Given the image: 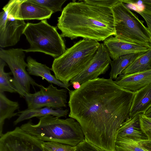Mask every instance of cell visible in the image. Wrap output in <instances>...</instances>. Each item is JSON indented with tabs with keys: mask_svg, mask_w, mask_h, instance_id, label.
Returning a JSON list of instances; mask_svg holds the SVG:
<instances>
[{
	"mask_svg": "<svg viewBox=\"0 0 151 151\" xmlns=\"http://www.w3.org/2000/svg\"><path fill=\"white\" fill-rule=\"evenodd\" d=\"M38 118L37 124H34L30 120L20 127L44 142H55L76 147L85 139L80 124L73 118L63 119L51 115Z\"/></svg>",
	"mask_w": 151,
	"mask_h": 151,
	"instance_id": "3957f363",
	"label": "cell"
},
{
	"mask_svg": "<svg viewBox=\"0 0 151 151\" xmlns=\"http://www.w3.org/2000/svg\"><path fill=\"white\" fill-rule=\"evenodd\" d=\"M69 110L61 109H55L48 107L38 109H28L19 111L18 118L14 122V125L25 120L34 117H40L47 115H51L59 118L66 117L68 114Z\"/></svg>",
	"mask_w": 151,
	"mask_h": 151,
	"instance_id": "ac0fdd59",
	"label": "cell"
},
{
	"mask_svg": "<svg viewBox=\"0 0 151 151\" xmlns=\"http://www.w3.org/2000/svg\"><path fill=\"white\" fill-rule=\"evenodd\" d=\"M144 134L148 139H151V129H149L145 132Z\"/></svg>",
	"mask_w": 151,
	"mask_h": 151,
	"instance_id": "836d02e7",
	"label": "cell"
},
{
	"mask_svg": "<svg viewBox=\"0 0 151 151\" xmlns=\"http://www.w3.org/2000/svg\"><path fill=\"white\" fill-rule=\"evenodd\" d=\"M119 137L130 139L137 142L148 139L141 130L139 114L129 117L122 124L118 132L117 137Z\"/></svg>",
	"mask_w": 151,
	"mask_h": 151,
	"instance_id": "2e32d148",
	"label": "cell"
},
{
	"mask_svg": "<svg viewBox=\"0 0 151 151\" xmlns=\"http://www.w3.org/2000/svg\"><path fill=\"white\" fill-rule=\"evenodd\" d=\"M0 22L3 24L6 22L4 30L0 32V47L15 45L23 34L27 23L24 20L15 19L12 14L5 10L0 12Z\"/></svg>",
	"mask_w": 151,
	"mask_h": 151,
	"instance_id": "8fae6325",
	"label": "cell"
},
{
	"mask_svg": "<svg viewBox=\"0 0 151 151\" xmlns=\"http://www.w3.org/2000/svg\"><path fill=\"white\" fill-rule=\"evenodd\" d=\"M68 92V116L79 123L85 138L102 149L115 151L118 132L129 117L134 93L104 78L88 81Z\"/></svg>",
	"mask_w": 151,
	"mask_h": 151,
	"instance_id": "6da1fadb",
	"label": "cell"
},
{
	"mask_svg": "<svg viewBox=\"0 0 151 151\" xmlns=\"http://www.w3.org/2000/svg\"><path fill=\"white\" fill-rule=\"evenodd\" d=\"M140 127L144 133L149 129H151V119L145 116L143 114H139Z\"/></svg>",
	"mask_w": 151,
	"mask_h": 151,
	"instance_id": "83f0119b",
	"label": "cell"
},
{
	"mask_svg": "<svg viewBox=\"0 0 151 151\" xmlns=\"http://www.w3.org/2000/svg\"><path fill=\"white\" fill-rule=\"evenodd\" d=\"M43 142L17 127L0 137V151H44Z\"/></svg>",
	"mask_w": 151,
	"mask_h": 151,
	"instance_id": "9c48e42d",
	"label": "cell"
},
{
	"mask_svg": "<svg viewBox=\"0 0 151 151\" xmlns=\"http://www.w3.org/2000/svg\"><path fill=\"white\" fill-rule=\"evenodd\" d=\"M40 90L26 94L24 99L28 109H38L48 107L55 109L67 107L68 90L58 89L51 84L47 87L42 85Z\"/></svg>",
	"mask_w": 151,
	"mask_h": 151,
	"instance_id": "ba28073f",
	"label": "cell"
},
{
	"mask_svg": "<svg viewBox=\"0 0 151 151\" xmlns=\"http://www.w3.org/2000/svg\"><path fill=\"white\" fill-rule=\"evenodd\" d=\"M142 148L148 151H151V139H147L137 142Z\"/></svg>",
	"mask_w": 151,
	"mask_h": 151,
	"instance_id": "4dcf8cb0",
	"label": "cell"
},
{
	"mask_svg": "<svg viewBox=\"0 0 151 151\" xmlns=\"http://www.w3.org/2000/svg\"><path fill=\"white\" fill-rule=\"evenodd\" d=\"M103 43L113 60L127 54L142 53L150 50L143 45L124 41L113 36L106 39Z\"/></svg>",
	"mask_w": 151,
	"mask_h": 151,
	"instance_id": "7c38bea8",
	"label": "cell"
},
{
	"mask_svg": "<svg viewBox=\"0 0 151 151\" xmlns=\"http://www.w3.org/2000/svg\"><path fill=\"white\" fill-rule=\"evenodd\" d=\"M121 87L135 93L151 83V69L119 75L114 81Z\"/></svg>",
	"mask_w": 151,
	"mask_h": 151,
	"instance_id": "4fadbf2b",
	"label": "cell"
},
{
	"mask_svg": "<svg viewBox=\"0 0 151 151\" xmlns=\"http://www.w3.org/2000/svg\"><path fill=\"white\" fill-rule=\"evenodd\" d=\"M58 21L62 37L71 40L81 37L98 42L115 34L111 9L91 5L83 1L68 4Z\"/></svg>",
	"mask_w": 151,
	"mask_h": 151,
	"instance_id": "7a4b0ae2",
	"label": "cell"
},
{
	"mask_svg": "<svg viewBox=\"0 0 151 151\" xmlns=\"http://www.w3.org/2000/svg\"><path fill=\"white\" fill-rule=\"evenodd\" d=\"M115 151H148L141 147L137 142L122 137H117Z\"/></svg>",
	"mask_w": 151,
	"mask_h": 151,
	"instance_id": "603a6c76",
	"label": "cell"
},
{
	"mask_svg": "<svg viewBox=\"0 0 151 151\" xmlns=\"http://www.w3.org/2000/svg\"><path fill=\"white\" fill-rule=\"evenodd\" d=\"M27 70L29 75L41 77L42 79H45L51 84L70 90L69 87L71 84H65L57 79L51 74V69L45 64L38 62L30 56L27 58Z\"/></svg>",
	"mask_w": 151,
	"mask_h": 151,
	"instance_id": "9a60e30c",
	"label": "cell"
},
{
	"mask_svg": "<svg viewBox=\"0 0 151 151\" xmlns=\"http://www.w3.org/2000/svg\"><path fill=\"white\" fill-rule=\"evenodd\" d=\"M151 107V83L134 93L129 117L144 114Z\"/></svg>",
	"mask_w": 151,
	"mask_h": 151,
	"instance_id": "e0dca14e",
	"label": "cell"
},
{
	"mask_svg": "<svg viewBox=\"0 0 151 151\" xmlns=\"http://www.w3.org/2000/svg\"><path fill=\"white\" fill-rule=\"evenodd\" d=\"M19 108L17 102L11 101L8 99L4 92H0V137L3 134V125L6 119L19 115L15 111Z\"/></svg>",
	"mask_w": 151,
	"mask_h": 151,
	"instance_id": "d6986e66",
	"label": "cell"
},
{
	"mask_svg": "<svg viewBox=\"0 0 151 151\" xmlns=\"http://www.w3.org/2000/svg\"><path fill=\"white\" fill-rule=\"evenodd\" d=\"M32 2L38 4L51 11L53 13L63 10L62 6L66 0H29Z\"/></svg>",
	"mask_w": 151,
	"mask_h": 151,
	"instance_id": "cb8c5ba5",
	"label": "cell"
},
{
	"mask_svg": "<svg viewBox=\"0 0 151 151\" xmlns=\"http://www.w3.org/2000/svg\"><path fill=\"white\" fill-rule=\"evenodd\" d=\"M111 61L109 52L103 43H100L94 57L85 69L72 80L71 83L78 81L81 84L88 81L98 78L105 74Z\"/></svg>",
	"mask_w": 151,
	"mask_h": 151,
	"instance_id": "30bf717a",
	"label": "cell"
},
{
	"mask_svg": "<svg viewBox=\"0 0 151 151\" xmlns=\"http://www.w3.org/2000/svg\"><path fill=\"white\" fill-rule=\"evenodd\" d=\"M139 54L137 53L127 54L111 60L110 64L111 68L109 74L110 78L112 80H115L132 62Z\"/></svg>",
	"mask_w": 151,
	"mask_h": 151,
	"instance_id": "44dd1931",
	"label": "cell"
},
{
	"mask_svg": "<svg viewBox=\"0 0 151 151\" xmlns=\"http://www.w3.org/2000/svg\"><path fill=\"white\" fill-rule=\"evenodd\" d=\"M23 34L30 44L25 52H40L50 55L55 59L63 54L66 47L61 35L56 27L48 24L47 19L37 23L27 22Z\"/></svg>",
	"mask_w": 151,
	"mask_h": 151,
	"instance_id": "8992f818",
	"label": "cell"
},
{
	"mask_svg": "<svg viewBox=\"0 0 151 151\" xmlns=\"http://www.w3.org/2000/svg\"><path fill=\"white\" fill-rule=\"evenodd\" d=\"M143 6L142 8L136 11L141 12L151 16V0L139 1Z\"/></svg>",
	"mask_w": 151,
	"mask_h": 151,
	"instance_id": "f1b7e54d",
	"label": "cell"
},
{
	"mask_svg": "<svg viewBox=\"0 0 151 151\" xmlns=\"http://www.w3.org/2000/svg\"><path fill=\"white\" fill-rule=\"evenodd\" d=\"M115 34L120 40L151 49V35L144 22L119 0L111 8Z\"/></svg>",
	"mask_w": 151,
	"mask_h": 151,
	"instance_id": "5b68a950",
	"label": "cell"
},
{
	"mask_svg": "<svg viewBox=\"0 0 151 151\" xmlns=\"http://www.w3.org/2000/svg\"><path fill=\"white\" fill-rule=\"evenodd\" d=\"M135 12L139 14L145 21L147 25V27L151 35V16L141 12L138 11Z\"/></svg>",
	"mask_w": 151,
	"mask_h": 151,
	"instance_id": "f546056e",
	"label": "cell"
},
{
	"mask_svg": "<svg viewBox=\"0 0 151 151\" xmlns=\"http://www.w3.org/2000/svg\"><path fill=\"white\" fill-rule=\"evenodd\" d=\"M53 13L49 9L38 4L32 2L29 0H23L15 19L24 20H42L49 19Z\"/></svg>",
	"mask_w": 151,
	"mask_h": 151,
	"instance_id": "5bb4252c",
	"label": "cell"
},
{
	"mask_svg": "<svg viewBox=\"0 0 151 151\" xmlns=\"http://www.w3.org/2000/svg\"><path fill=\"white\" fill-rule=\"evenodd\" d=\"M70 83L72 85L73 88L75 90L80 88L81 85V84L78 81H73Z\"/></svg>",
	"mask_w": 151,
	"mask_h": 151,
	"instance_id": "1f68e13d",
	"label": "cell"
},
{
	"mask_svg": "<svg viewBox=\"0 0 151 151\" xmlns=\"http://www.w3.org/2000/svg\"><path fill=\"white\" fill-rule=\"evenodd\" d=\"M87 3L93 5L111 9L119 0H85Z\"/></svg>",
	"mask_w": 151,
	"mask_h": 151,
	"instance_id": "4316f807",
	"label": "cell"
},
{
	"mask_svg": "<svg viewBox=\"0 0 151 151\" xmlns=\"http://www.w3.org/2000/svg\"><path fill=\"white\" fill-rule=\"evenodd\" d=\"M42 146L44 151H75L76 147L58 142H43Z\"/></svg>",
	"mask_w": 151,
	"mask_h": 151,
	"instance_id": "d4e9b609",
	"label": "cell"
},
{
	"mask_svg": "<svg viewBox=\"0 0 151 151\" xmlns=\"http://www.w3.org/2000/svg\"><path fill=\"white\" fill-rule=\"evenodd\" d=\"M151 69V49L139 54L135 60L122 72L124 74Z\"/></svg>",
	"mask_w": 151,
	"mask_h": 151,
	"instance_id": "ffe728a7",
	"label": "cell"
},
{
	"mask_svg": "<svg viewBox=\"0 0 151 151\" xmlns=\"http://www.w3.org/2000/svg\"><path fill=\"white\" fill-rule=\"evenodd\" d=\"M6 63L0 58V92H8L11 93H16L17 91L11 82L12 78L10 76L12 74L11 72H6L4 68Z\"/></svg>",
	"mask_w": 151,
	"mask_h": 151,
	"instance_id": "7402d4cb",
	"label": "cell"
},
{
	"mask_svg": "<svg viewBox=\"0 0 151 151\" xmlns=\"http://www.w3.org/2000/svg\"><path fill=\"white\" fill-rule=\"evenodd\" d=\"M100 43L85 39L81 40L55 58L51 70L56 78L65 84L81 73L95 55Z\"/></svg>",
	"mask_w": 151,
	"mask_h": 151,
	"instance_id": "277c9868",
	"label": "cell"
},
{
	"mask_svg": "<svg viewBox=\"0 0 151 151\" xmlns=\"http://www.w3.org/2000/svg\"><path fill=\"white\" fill-rule=\"evenodd\" d=\"M144 115L146 117L151 119V107L147 110Z\"/></svg>",
	"mask_w": 151,
	"mask_h": 151,
	"instance_id": "d6a6232c",
	"label": "cell"
},
{
	"mask_svg": "<svg viewBox=\"0 0 151 151\" xmlns=\"http://www.w3.org/2000/svg\"><path fill=\"white\" fill-rule=\"evenodd\" d=\"M22 48H11L9 50L0 49V58L7 64L13 77L11 83L21 98L30 93L31 85L40 88L37 83L26 70L27 64L25 60V54Z\"/></svg>",
	"mask_w": 151,
	"mask_h": 151,
	"instance_id": "52a82bcc",
	"label": "cell"
},
{
	"mask_svg": "<svg viewBox=\"0 0 151 151\" xmlns=\"http://www.w3.org/2000/svg\"><path fill=\"white\" fill-rule=\"evenodd\" d=\"M75 151H106L93 145L85 138L76 147Z\"/></svg>",
	"mask_w": 151,
	"mask_h": 151,
	"instance_id": "484cf974",
	"label": "cell"
}]
</instances>
